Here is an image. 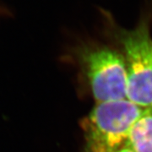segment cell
<instances>
[{
  "mask_svg": "<svg viewBox=\"0 0 152 152\" xmlns=\"http://www.w3.org/2000/svg\"><path fill=\"white\" fill-rule=\"evenodd\" d=\"M105 31L119 45L127 72V99L152 108V0H144L140 20L131 30L121 27L111 12L98 8Z\"/></svg>",
  "mask_w": 152,
  "mask_h": 152,
  "instance_id": "6da1fadb",
  "label": "cell"
},
{
  "mask_svg": "<svg viewBox=\"0 0 152 152\" xmlns=\"http://www.w3.org/2000/svg\"><path fill=\"white\" fill-rule=\"evenodd\" d=\"M145 110L128 99L96 104L81 122L86 152H117L124 148L133 125Z\"/></svg>",
  "mask_w": 152,
  "mask_h": 152,
  "instance_id": "7a4b0ae2",
  "label": "cell"
},
{
  "mask_svg": "<svg viewBox=\"0 0 152 152\" xmlns=\"http://www.w3.org/2000/svg\"><path fill=\"white\" fill-rule=\"evenodd\" d=\"M76 57L96 103L127 99V72L119 50L86 42L76 49Z\"/></svg>",
  "mask_w": 152,
  "mask_h": 152,
  "instance_id": "3957f363",
  "label": "cell"
},
{
  "mask_svg": "<svg viewBox=\"0 0 152 152\" xmlns=\"http://www.w3.org/2000/svg\"><path fill=\"white\" fill-rule=\"evenodd\" d=\"M124 147L132 152H152V108L133 125Z\"/></svg>",
  "mask_w": 152,
  "mask_h": 152,
  "instance_id": "277c9868",
  "label": "cell"
},
{
  "mask_svg": "<svg viewBox=\"0 0 152 152\" xmlns=\"http://www.w3.org/2000/svg\"><path fill=\"white\" fill-rule=\"evenodd\" d=\"M117 152H132L131 151H129V149H127V148H123V149H121L119 151H118Z\"/></svg>",
  "mask_w": 152,
  "mask_h": 152,
  "instance_id": "5b68a950",
  "label": "cell"
}]
</instances>
